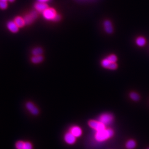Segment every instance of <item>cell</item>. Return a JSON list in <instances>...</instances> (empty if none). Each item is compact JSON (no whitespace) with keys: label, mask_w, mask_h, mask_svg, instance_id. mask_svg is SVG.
Wrapping results in <instances>:
<instances>
[{"label":"cell","mask_w":149,"mask_h":149,"mask_svg":"<svg viewBox=\"0 0 149 149\" xmlns=\"http://www.w3.org/2000/svg\"><path fill=\"white\" fill-rule=\"evenodd\" d=\"M111 63L109 61L107 58L104 59L101 62V65H102L103 67L105 68H107V69L109 68V66H110Z\"/></svg>","instance_id":"ac0fdd59"},{"label":"cell","mask_w":149,"mask_h":149,"mask_svg":"<svg viewBox=\"0 0 149 149\" xmlns=\"http://www.w3.org/2000/svg\"><path fill=\"white\" fill-rule=\"evenodd\" d=\"M107 58L110 61L111 63H116L117 60V57L114 55H111L108 56Z\"/></svg>","instance_id":"d6986e66"},{"label":"cell","mask_w":149,"mask_h":149,"mask_svg":"<svg viewBox=\"0 0 149 149\" xmlns=\"http://www.w3.org/2000/svg\"><path fill=\"white\" fill-rule=\"evenodd\" d=\"M49 1L50 0H37V1L39 2H42V3H46Z\"/></svg>","instance_id":"cb8c5ba5"},{"label":"cell","mask_w":149,"mask_h":149,"mask_svg":"<svg viewBox=\"0 0 149 149\" xmlns=\"http://www.w3.org/2000/svg\"><path fill=\"white\" fill-rule=\"evenodd\" d=\"M42 15L44 18L47 20H53L57 15V13L55 9L48 8L42 12Z\"/></svg>","instance_id":"3957f363"},{"label":"cell","mask_w":149,"mask_h":149,"mask_svg":"<svg viewBox=\"0 0 149 149\" xmlns=\"http://www.w3.org/2000/svg\"><path fill=\"white\" fill-rule=\"evenodd\" d=\"M34 9L38 12H43L44 11L48 8V5L46 3L38 2L35 3L34 5Z\"/></svg>","instance_id":"8992f818"},{"label":"cell","mask_w":149,"mask_h":149,"mask_svg":"<svg viewBox=\"0 0 149 149\" xmlns=\"http://www.w3.org/2000/svg\"><path fill=\"white\" fill-rule=\"evenodd\" d=\"M22 149H33L31 144L29 142H24V144Z\"/></svg>","instance_id":"44dd1931"},{"label":"cell","mask_w":149,"mask_h":149,"mask_svg":"<svg viewBox=\"0 0 149 149\" xmlns=\"http://www.w3.org/2000/svg\"><path fill=\"white\" fill-rule=\"evenodd\" d=\"M2 1H7V0H2Z\"/></svg>","instance_id":"484cf974"},{"label":"cell","mask_w":149,"mask_h":149,"mask_svg":"<svg viewBox=\"0 0 149 149\" xmlns=\"http://www.w3.org/2000/svg\"><path fill=\"white\" fill-rule=\"evenodd\" d=\"M7 6H8V4H7V1L0 0V9H3V10L6 9Z\"/></svg>","instance_id":"ffe728a7"},{"label":"cell","mask_w":149,"mask_h":149,"mask_svg":"<svg viewBox=\"0 0 149 149\" xmlns=\"http://www.w3.org/2000/svg\"><path fill=\"white\" fill-rule=\"evenodd\" d=\"M37 16L38 14L36 11H33L28 13L25 15L24 18L25 24L26 25L31 24L37 18Z\"/></svg>","instance_id":"277c9868"},{"label":"cell","mask_w":149,"mask_h":149,"mask_svg":"<svg viewBox=\"0 0 149 149\" xmlns=\"http://www.w3.org/2000/svg\"><path fill=\"white\" fill-rule=\"evenodd\" d=\"M65 140L68 144H73L76 140V137L72 134L70 132H68L65 136Z\"/></svg>","instance_id":"52a82bcc"},{"label":"cell","mask_w":149,"mask_h":149,"mask_svg":"<svg viewBox=\"0 0 149 149\" xmlns=\"http://www.w3.org/2000/svg\"><path fill=\"white\" fill-rule=\"evenodd\" d=\"M26 108L30 112L34 115H37L39 113V111L37 108L31 102H28L26 104Z\"/></svg>","instance_id":"30bf717a"},{"label":"cell","mask_w":149,"mask_h":149,"mask_svg":"<svg viewBox=\"0 0 149 149\" xmlns=\"http://www.w3.org/2000/svg\"><path fill=\"white\" fill-rule=\"evenodd\" d=\"M14 21L19 27H23L26 24L24 18L21 16H17Z\"/></svg>","instance_id":"7c38bea8"},{"label":"cell","mask_w":149,"mask_h":149,"mask_svg":"<svg viewBox=\"0 0 149 149\" xmlns=\"http://www.w3.org/2000/svg\"><path fill=\"white\" fill-rule=\"evenodd\" d=\"M136 43L139 46L143 47L146 45V40L143 37H139L136 40Z\"/></svg>","instance_id":"4fadbf2b"},{"label":"cell","mask_w":149,"mask_h":149,"mask_svg":"<svg viewBox=\"0 0 149 149\" xmlns=\"http://www.w3.org/2000/svg\"><path fill=\"white\" fill-rule=\"evenodd\" d=\"M114 135V132L111 129H105L102 130L96 131L95 139L99 142H103L111 138Z\"/></svg>","instance_id":"6da1fadb"},{"label":"cell","mask_w":149,"mask_h":149,"mask_svg":"<svg viewBox=\"0 0 149 149\" xmlns=\"http://www.w3.org/2000/svg\"><path fill=\"white\" fill-rule=\"evenodd\" d=\"M147 149H149V148H148Z\"/></svg>","instance_id":"4316f807"},{"label":"cell","mask_w":149,"mask_h":149,"mask_svg":"<svg viewBox=\"0 0 149 149\" xmlns=\"http://www.w3.org/2000/svg\"><path fill=\"white\" fill-rule=\"evenodd\" d=\"M130 97L134 101H139L140 99V95L136 92H131L130 94Z\"/></svg>","instance_id":"e0dca14e"},{"label":"cell","mask_w":149,"mask_h":149,"mask_svg":"<svg viewBox=\"0 0 149 149\" xmlns=\"http://www.w3.org/2000/svg\"><path fill=\"white\" fill-rule=\"evenodd\" d=\"M104 26L106 32L108 34H111L113 32V27L111 22L109 20H106L104 23Z\"/></svg>","instance_id":"8fae6325"},{"label":"cell","mask_w":149,"mask_h":149,"mask_svg":"<svg viewBox=\"0 0 149 149\" xmlns=\"http://www.w3.org/2000/svg\"><path fill=\"white\" fill-rule=\"evenodd\" d=\"M88 124L91 128H93L96 131H101L106 128V126L99 121L91 120L88 123Z\"/></svg>","instance_id":"5b68a950"},{"label":"cell","mask_w":149,"mask_h":149,"mask_svg":"<svg viewBox=\"0 0 149 149\" xmlns=\"http://www.w3.org/2000/svg\"><path fill=\"white\" fill-rule=\"evenodd\" d=\"M8 2H9L10 3H13V2H14L15 0H7Z\"/></svg>","instance_id":"d4e9b609"},{"label":"cell","mask_w":149,"mask_h":149,"mask_svg":"<svg viewBox=\"0 0 149 149\" xmlns=\"http://www.w3.org/2000/svg\"><path fill=\"white\" fill-rule=\"evenodd\" d=\"M117 68V65L116 64V63H111L110 65V66H109L108 69H110V70H113L116 69Z\"/></svg>","instance_id":"7402d4cb"},{"label":"cell","mask_w":149,"mask_h":149,"mask_svg":"<svg viewBox=\"0 0 149 149\" xmlns=\"http://www.w3.org/2000/svg\"><path fill=\"white\" fill-rule=\"evenodd\" d=\"M8 30L12 33H16L19 31V27L14 21H10L7 24Z\"/></svg>","instance_id":"ba28073f"},{"label":"cell","mask_w":149,"mask_h":149,"mask_svg":"<svg viewBox=\"0 0 149 149\" xmlns=\"http://www.w3.org/2000/svg\"><path fill=\"white\" fill-rule=\"evenodd\" d=\"M136 142L133 140H130L127 141L126 143V147L127 149H134L136 147Z\"/></svg>","instance_id":"9a60e30c"},{"label":"cell","mask_w":149,"mask_h":149,"mask_svg":"<svg viewBox=\"0 0 149 149\" xmlns=\"http://www.w3.org/2000/svg\"><path fill=\"white\" fill-rule=\"evenodd\" d=\"M114 120V117L110 113H106L101 115L99 118V121L105 126L110 125Z\"/></svg>","instance_id":"7a4b0ae2"},{"label":"cell","mask_w":149,"mask_h":149,"mask_svg":"<svg viewBox=\"0 0 149 149\" xmlns=\"http://www.w3.org/2000/svg\"><path fill=\"white\" fill-rule=\"evenodd\" d=\"M70 132L75 137H79L82 133V131L81 128L78 126H74L70 128Z\"/></svg>","instance_id":"9c48e42d"},{"label":"cell","mask_w":149,"mask_h":149,"mask_svg":"<svg viewBox=\"0 0 149 149\" xmlns=\"http://www.w3.org/2000/svg\"><path fill=\"white\" fill-rule=\"evenodd\" d=\"M43 57L41 55L40 56H34L31 59V61L33 63L38 64L40 63L43 60Z\"/></svg>","instance_id":"5bb4252c"},{"label":"cell","mask_w":149,"mask_h":149,"mask_svg":"<svg viewBox=\"0 0 149 149\" xmlns=\"http://www.w3.org/2000/svg\"><path fill=\"white\" fill-rule=\"evenodd\" d=\"M61 15H59V14H57L56 16H55V18L53 19V21L55 22L59 21L61 20Z\"/></svg>","instance_id":"603a6c76"},{"label":"cell","mask_w":149,"mask_h":149,"mask_svg":"<svg viewBox=\"0 0 149 149\" xmlns=\"http://www.w3.org/2000/svg\"><path fill=\"white\" fill-rule=\"evenodd\" d=\"M43 52V49L41 47H35L32 50V54L34 56H40Z\"/></svg>","instance_id":"2e32d148"}]
</instances>
